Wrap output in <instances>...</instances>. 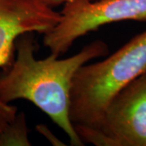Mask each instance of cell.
<instances>
[{
	"instance_id": "obj_1",
	"label": "cell",
	"mask_w": 146,
	"mask_h": 146,
	"mask_svg": "<svg viewBox=\"0 0 146 146\" xmlns=\"http://www.w3.org/2000/svg\"><path fill=\"white\" fill-rule=\"evenodd\" d=\"M33 33H27L16 39V58L0 72V102H31L66 133L71 145H84L70 119L73 78L81 66L106 56L109 47L103 41L96 40L66 58L50 53L48 57L36 59L34 53L38 46Z\"/></svg>"
},
{
	"instance_id": "obj_2",
	"label": "cell",
	"mask_w": 146,
	"mask_h": 146,
	"mask_svg": "<svg viewBox=\"0 0 146 146\" xmlns=\"http://www.w3.org/2000/svg\"><path fill=\"white\" fill-rule=\"evenodd\" d=\"M146 73V30L110 55L85 63L73 78L70 119L75 128L94 127L115 94Z\"/></svg>"
},
{
	"instance_id": "obj_3",
	"label": "cell",
	"mask_w": 146,
	"mask_h": 146,
	"mask_svg": "<svg viewBox=\"0 0 146 146\" xmlns=\"http://www.w3.org/2000/svg\"><path fill=\"white\" fill-rule=\"evenodd\" d=\"M124 21H146V0H72L63 4L56 25L43 34V46L60 56L80 37Z\"/></svg>"
},
{
	"instance_id": "obj_4",
	"label": "cell",
	"mask_w": 146,
	"mask_h": 146,
	"mask_svg": "<svg viewBox=\"0 0 146 146\" xmlns=\"http://www.w3.org/2000/svg\"><path fill=\"white\" fill-rule=\"evenodd\" d=\"M76 131L96 146H146V73L115 94L95 127Z\"/></svg>"
},
{
	"instance_id": "obj_5",
	"label": "cell",
	"mask_w": 146,
	"mask_h": 146,
	"mask_svg": "<svg viewBox=\"0 0 146 146\" xmlns=\"http://www.w3.org/2000/svg\"><path fill=\"white\" fill-rule=\"evenodd\" d=\"M60 12L46 0H0V68L14 60L16 39L27 33L45 34L56 25ZM18 108L0 102V130L15 119Z\"/></svg>"
},
{
	"instance_id": "obj_6",
	"label": "cell",
	"mask_w": 146,
	"mask_h": 146,
	"mask_svg": "<svg viewBox=\"0 0 146 146\" xmlns=\"http://www.w3.org/2000/svg\"><path fill=\"white\" fill-rule=\"evenodd\" d=\"M24 112L17 113L15 119L0 130V146H30Z\"/></svg>"
},
{
	"instance_id": "obj_7",
	"label": "cell",
	"mask_w": 146,
	"mask_h": 146,
	"mask_svg": "<svg viewBox=\"0 0 146 146\" xmlns=\"http://www.w3.org/2000/svg\"><path fill=\"white\" fill-rule=\"evenodd\" d=\"M36 129L40 134H42L44 137H46L47 140L49 141V142L51 143L53 145H66L59 139H58L57 137L51 132V131L50 130L46 125H44V124H38V125H36Z\"/></svg>"
},
{
	"instance_id": "obj_8",
	"label": "cell",
	"mask_w": 146,
	"mask_h": 146,
	"mask_svg": "<svg viewBox=\"0 0 146 146\" xmlns=\"http://www.w3.org/2000/svg\"><path fill=\"white\" fill-rule=\"evenodd\" d=\"M46 1L50 5L54 7V6L59 5V4H62V3L64 4V3H66L68 2H70V1H72V0H46Z\"/></svg>"
}]
</instances>
